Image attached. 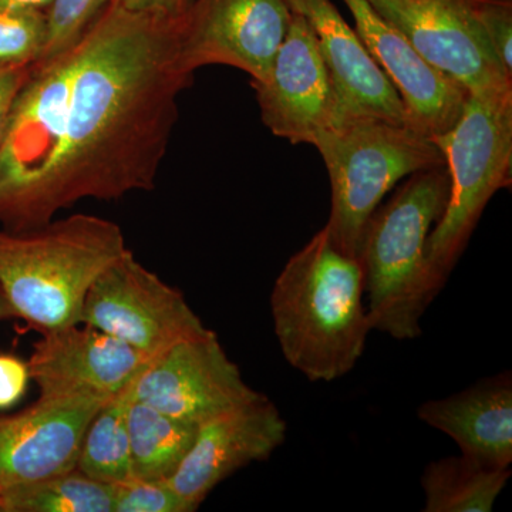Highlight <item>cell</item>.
I'll list each match as a JSON object with an SVG mask.
<instances>
[{
	"label": "cell",
	"instance_id": "ba28073f",
	"mask_svg": "<svg viewBox=\"0 0 512 512\" xmlns=\"http://www.w3.org/2000/svg\"><path fill=\"white\" fill-rule=\"evenodd\" d=\"M439 72L468 93L512 90L478 18L481 0H369Z\"/></svg>",
	"mask_w": 512,
	"mask_h": 512
},
{
	"label": "cell",
	"instance_id": "f1b7e54d",
	"mask_svg": "<svg viewBox=\"0 0 512 512\" xmlns=\"http://www.w3.org/2000/svg\"><path fill=\"white\" fill-rule=\"evenodd\" d=\"M55 0H0L2 9H32L47 12Z\"/></svg>",
	"mask_w": 512,
	"mask_h": 512
},
{
	"label": "cell",
	"instance_id": "5b68a950",
	"mask_svg": "<svg viewBox=\"0 0 512 512\" xmlns=\"http://www.w3.org/2000/svg\"><path fill=\"white\" fill-rule=\"evenodd\" d=\"M450 174V197L427 241L431 282L440 293L488 202L512 178V90L468 93L460 119L433 138Z\"/></svg>",
	"mask_w": 512,
	"mask_h": 512
},
{
	"label": "cell",
	"instance_id": "5bb4252c",
	"mask_svg": "<svg viewBox=\"0 0 512 512\" xmlns=\"http://www.w3.org/2000/svg\"><path fill=\"white\" fill-rule=\"evenodd\" d=\"M356 23V33L369 55L399 93L407 126L431 140L450 130L463 113L468 92L434 69L369 0H343Z\"/></svg>",
	"mask_w": 512,
	"mask_h": 512
},
{
	"label": "cell",
	"instance_id": "cb8c5ba5",
	"mask_svg": "<svg viewBox=\"0 0 512 512\" xmlns=\"http://www.w3.org/2000/svg\"><path fill=\"white\" fill-rule=\"evenodd\" d=\"M187 501L165 480L130 478L114 485V512H192Z\"/></svg>",
	"mask_w": 512,
	"mask_h": 512
},
{
	"label": "cell",
	"instance_id": "277c9868",
	"mask_svg": "<svg viewBox=\"0 0 512 512\" xmlns=\"http://www.w3.org/2000/svg\"><path fill=\"white\" fill-rule=\"evenodd\" d=\"M450 197L446 165L407 177L370 215L357 259L365 275L372 329L396 340L421 335L420 320L439 293L431 282L427 241Z\"/></svg>",
	"mask_w": 512,
	"mask_h": 512
},
{
	"label": "cell",
	"instance_id": "9c48e42d",
	"mask_svg": "<svg viewBox=\"0 0 512 512\" xmlns=\"http://www.w3.org/2000/svg\"><path fill=\"white\" fill-rule=\"evenodd\" d=\"M291 19L286 0H194L181 19V64L192 74L222 64L264 82Z\"/></svg>",
	"mask_w": 512,
	"mask_h": 512
},
{
	"label": "cell",
	"instance_id": "4fadbf2b",
	"mask_svg": "<svg viewBox=\"0 0 512 512\" xmlns=\"http://www.w3.org/2000/svg\"><path fill=\"white\" fill-rule=\"evenodd\" d=\"M286 421L265 394L198 426L194 444L168 480L195 511L241 468L265 461L284 444Z\"/></svg>",
	"mask_w": 512,
	"mask_h": 512
},
{
	"label": "cell",
	"instance_id": "30bf717a",
	"mask_svg": "<svg viewBox=\"0 0 512 512\" xmlns=\"http://www.w3.org/2000/svg\"><path fill=\"white\" fill-rule=\"evenodd\" d=\"M261 396L211 329L148 363L134 387V399L195 426Z\"/></svg>",
	"mask_w": 512,
	"mask_h": 512
},
{
	"label": "cell",
	"instance_id": "d6986e66",
	"mask_svg": "<svg viewBox=\"0 0 512 512\" xmlns=\"http://www.w3.org/2000/svg\"><path fill=\"white\" fill-rule=\"evenodd\" d=\"M198 426L133 400L128 413L131 473L143 480H170L194 444Z\"/></svg>",
	"mask_w": 512,
	"mask_h": 512
},
{
	"label": "cell",
	"instance_id": "52a82bcc",
	"mask_svg": "<svg viewBox=\"0 0 512 512\" xmlns=\"http://www.w3.org/2000/svg\"><path fill=\"white\" fill-rule=\"evenodd\" d=\"M80 323L120 339L150 362L208 330L183 293L165 284L131 251L90 286Z\"/></svg>",
	"mask_w": 512,
	"mask_h": 512
},
{
	"label": "cell",
	"instance_id": "83f0119b",
	"mask_svg": "<svg viewBox=\"0 0 512 512\" xmlns=\"http://www.w3.org/2000/svg\"><path fill=\"white\" fill-rule=\"evenodd\" d=\"M117 2L131 12L180 20L184 18L194 0H117Z\"/></svg>",
	"mask_w": 512,
	"mask_h": 512
},
{
	"label": "cell",
	"instance_id": "4dcf8cb0",
	"mask_svg": "<svg viewBox=\"0 0 512 512\" xmlns=\"http://www.w3.org/2000/svg\"><path fill=\"white\" fill-rule=\"evenodd\" d=\"M2 491L3 487L2 484H0V512H2Z\"/></svg>",
	"mask_w": 512,
	"mask_h": 512
},
{
	"label": "cell",
	"instance_id": "8fae6325",
	"mask_svg": "<svg viewBox=\"0 0 512 512\" xmlns=\"http://www.w3.org/2000/svg\"><path fill=\"white\" fill-rule=\"evenodd\" d=\"M262 123L292 144H313L343 123L338 96L308 20L292 12L264 82H251Z\"/></svg>",
	"mask_w": 512,
	"mask_h": 512
},
{
	"label": "cell",
	"instance_id": "7402d4cb",
	"mask_svg": "<svg viewBox=\"0 0 512 512\" xmlns=\"http://www.w3.org/2000/svg\"><path fill=\"white\" fill-rule=\"evenodd\" d=\"M47 39V12L0 10V72L33 66L42 57Z\"/></svg>",
	"mask_w": 512,
	"mask_h": 512
},
{
	"label": "cell",
	"instance_id": "484cf974",
	"mask_svg": "<svg viewBox=\"0 0 512 512\" xmlns=\"http://www.w3.org/2000/svg\"><path fill=\"white\" fill-rule=\"evenodd\" d=\"M30 382L28 362L9 353H0V410L18 404L28 392Z\"/></svg>",
	"mask_w": 512,
	"mask_h": 512
},
{
	"label": "cell",
	"instance_id": "ffe728a7",
	"mask_svg": "<svg viewBox=\"0 0 512 512\" xmlns=\"http://www.w3.org/2000/svg\"><path fill=\"white\" fill-rule=\"evenodd\" d=\"M137 379L101 407L80 444L77 470L101 483L117 485L133 478L128 413Z\"/></svg>",
	"mask_w": 512,
	"mask_h": 512
},
{
	"label": "cell",
	"instance_id": "7c38bea8",
	"mask_svg": "<svg viewBox=\"0 0 512 512\" xmlns=\"http://www.w3.org/2000/svg\"><path fill=\"white\" fill-rule=\"evenodd\" d=\"M148 363L127 343L86 323L42 333L28 360L39 399L101 404L123 392Z\"/></svg>",
	"mask_w": 512,
	"mask_h": 512
},
{
	"label": "cell",
	"instance_id": "7a4b0ae2",
	"mask_svg": "<svg viewBox=\"0 0 512 512\" xmlns=\"http://www.w3.org/2000/svg\"><path fill=\"white\" fill-rule=\"evenodd\" d=\"M269 303L282 355L311 382L348 375L365 352L373 329L362 264L333 244L326 227L289 258Z\"/></svg>",
	"mask_w": 512,
	"mask_h": 512
},
{
	"label": "cell",
	"instance_id": "e0dca14e",
	"mask_svg": "<svg viewBox=\"0 0 512 512\" xmlns=\"http://www.w3.org/2000/svg\"><path fill=\"white\" fill-rule=\"evenodd\" d=\"M417 416L456 441L463 456L488 467H511V372L480 380L444 399L429 400L421 404Z\"/></svg>",
	"mask_w": 512,
	"mask_h": 512
},
{
	"label": "cell",
	"instance_id": "2e32d148",
	"mask_svg": "<svg viewBox=\"0 0 512 512\" xmlns=\"http://www.w3.org/2000/svg\"><path fill=\"white\" fill-rule=\"evenodd\" d=\"M308 20L326 64L343 121L369 117L406 124L399 93L330 0H286Z\"/></svg>",
	"mask_w": 512,
	"mask_h": 512
},
{
	"label": "cell",
	"instance_id": "9a60e30c",
	"mask_svg": "<svg viewBox=\"0 0 512 512\" xmlns=\"http://www.w3.org/2000/svg\"><path fill=\"white\" fill-rule=\"evenodd\" d=\"M104 404L37 399L22 412L0 414V484L32 483L77 466L90 421Z\"/></svg>",
	"mask_w": 512,
	"mask_h": 512
},
{
	"label": "cell",
	"instance_id": "6da1fadb",
	"mask_svg": "<svg viewBox=\"0 0 512 512\" xmlns=\"http://www.w3.org/2000/svg\"><path fill=\"white\" fill-rule=\"evenodd\" d=\"M180 25L113 0L77 42L32 67L0 143V228L28 231L83 200L153 190L194 77Z\"/></svg>",
	"mask_w": 512,
	"mask_h": 512
},
{
	"label": "cell",
	"instance_id": "f546056e",
	"mask_svg": "<svg viewBox=\"0 0 512 512\" xmlns=\"http://www.w3.org/2000/svg\"><path fill=\"white\" fill-rule=\"evenodd\" d=\"M12 318H16L15 312H13L12 306L9 305V302L6 301L5 295L0 291V322Z\"/></svg>",
	"mask_w": 512,
	"mask_h": 512
},
{
	"label": "cell",
	"instance_id": "4316f807",
	"mask_svg": "<svg viewBox=\"0 0 512 512\" xmlns=\"http://www.w3.org/2000/svg\"><path fill=\"white\" fill-rule=\"evenodd\" d=\"M32 67L0 72V143L8 127L10 113L23 84L29 79Z\"/></svg>",
	"mask_w": 512,
	"mask_h": 512
},
{
	"label": "cell",
	"instance_id": "603a6c76",
	"mask_svg": "<svg viewBox=\"0 0 512 512\" xmlns=\"http://www.w3.org/2000/svg\"><path fill=\"white\" fill-rule=\"evenodd\" d=\"M111 2L113 0H55L47 10L45 50L36 63L52 59L77 42Z\"/></svg>",
	"mask_w": 512,
	"mask_h": 512
},
{
	"label": "cell",
	"instance_id": "3957f363",
	"mask_svg": "<svg viewBox=\"0 0 512 512\" xmlns=\"http://www.w3.org/2000/svg\"><path fill=\"white\" fill-rule=\"evenodd\" d=\"M128 251L120 225L96 215L0 228V291L16 318L40 333L77 325L90 286Z\"/></svg>",
	"mask_w": 512,
	"mask_h": 512
},
{
	"label": "cell",
	"instance_id": "d4e9b609",
	"mask_svg": "<svg viewBox=\"0 0 512 512\" xmlns=\"http://www.w3.org/2000/svg\"><path fill=\"white\" fill-rule=\"evenodd\" d=\"M478 18L504 69L512 74V0H481Z\"/></svg>",
	"mask_w": 512,
	"mask_h": 512
},
{
	"label": "cell",
	"instance_id": "8992f818",
	"mask_svg": "<svg viewBox=\"0 0 512 512\" xmlns=\"http://www.w3.org/2000/svg\"><path fill=\"white\" fill-rule=\"evenodd\" d=\"M332 187L328 224L333 244L357 258L370 215L403 178L446 165L443 151L406 124L359 117L343 121L313 144Z\"/></svg>",
	"mask_w": 512,
	"mask_h": 512
},
{
	"label": "cell",
	"instance_id": "ac0fdd59",
	"mask_svg": "<svg viewBox=\"0 0 512 512\" xmlns=\"http://www.w3.org/2000/svg\"><path fill=\"white\" fill-rule=\"evenodd\" d=\"M511 477V468H493L466 456L431 461L421 487L426 512H490Z\"/></svg>",
	"mask_w": 512,
	"mask_h": 512
},
{
	"label": "cell",
	"instance_id": "44dd1931",
	"mask_svg": "<svg viewBox=\"0 0 512 512\" xmlns=\"http://www.w3.org/2000/svg\"><path fill=\"white\" fill-rule=\"evenodd\" d=\"M2 512H114V485L72 468L32 483L6 485Z\"/></svg>",
	"mask_w": 512,
	"mask_h": 512
}]
</instances>
